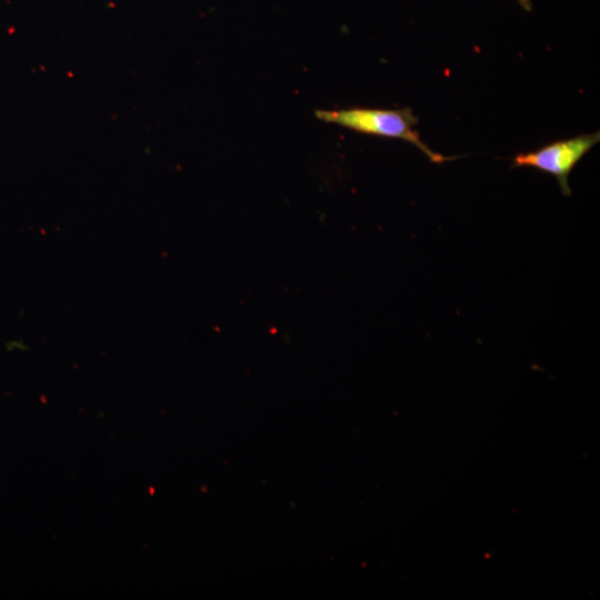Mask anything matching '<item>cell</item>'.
I'll list each match as a JSON object with an SVG mask.
<instances>
[{
    "label": "cell",
    "mask_w": 600,
    "mask_h": 600,
    "mask_svg": "<svg viewBox=\"0 0 600 600\" xmlns=\"http://www.w3.org/2000/svg\"><path fill=\"white\" fill-rule=\"evenodd\" d=\"M600 141V132L554 141L542 148L517 154L513 167H529L553 176L563 196L571 194L569 176L578 162Z\"/></svg>",
    "instance_id": "7a4b0ae2"
},
{
    "label": "cell",
    "mask_w": 600,
    "mask_h": 600,
    "mask_svg": "<svg viewBox=\"0 0 600 600\" xmlns=\"http://www.w3.org/2000/svg\"><path fill=\"white\" fill-rule=\"evenodd\" d=\"M519 2V4L527 11H531L532 10V2L531 0H517Z\"/></svg>",
    "instance_id": "277c9868"
},
{
    "label": "cell",
    "mask_w": 600,
    "mask_h": 600,
    "mask_svg": "<svg viewBox=\"0 0 600 600\" xmlns=\"http://www.w3.org/2000/svg\"><path fill=\"white\" fill-rule=\"evenodd\" d=\"M6 348L9 351H12V350H16V349L24 350V349H27V346L22 340L13 339V340H10V341L6 342Z\"/></svg>",
    "instance_id": "3957f363"
},
{
    "label": "cell",
    "mask_w": 600,
    "mask_h": 600,
    "mask_svg": "<svg viewBox=\"0 0 600 600\" xmlns=\"http://www.w3.org/2000/svg\"><path fill=\"white\" fill-rule=\"evenodd\" d=\"M314 116L320 121L338 124L359 133L410 142L434 163L456 159L434 152L421 140L419 132L414 129L419 120L408 108L397 110L360 107L318 109Z\"/></svg>",
    "instance_id": "6da1fadb"
}]
</instances>
